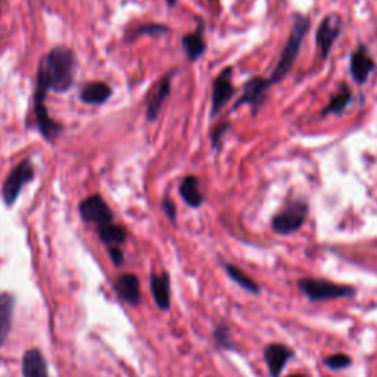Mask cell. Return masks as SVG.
<instances>
[{"label":"cell","mask_w":377,"mask_h":377,"mask_svg":"<svg viewBox=\"0 0 377 377\" xmlns=\"http://www.w3.org/2000/svg\"><path fill=\"white\" fill-rule=\"evenodd\" d=\"M77 60L69 47L56 46L40 60L34 92V108L46 106L49 92L65 93L74 86Z\"/></svg>","instance_id":"1"},{"label":"cell","mask_w":377,"mask_h":377,"mask_svg":"<svg viewBox=\"0 0 377 377\" xmlns=\"http://www.w3.org/2000/svg\"><path fill=\"white\" fill-rule=\"evenodd\" d=\"M310 26H311V21L307 15L296 14L294 17V27H292L289 39L283 47L280 56H278V60L271 72V76L269 77L270 86H274V84L280 83L287 76V72L292 69V67H294L295 60L299 55L302 42L303 39H305V35L310 30Z\"/></svg>","instance_id":"2"},{"label":"cell","mask_w":377,"mask_h":377,"mask_svg":"<svg viewBox=\"0 0 377 377\" xmlns=\"http://www.w3.org/2000/svg\"><path fill=\"white\" fill-rule=\"evenodd\" d=\"M308 210V203L303 201H295L289 203L285 210L274 215L271 221L273 232L283 236L298 232L307 220Z\"/></svg>","instance_id":"3"},{"label":"cell","mask_w":377,"mask_h":377,"mask_svg":"<svg viewBox=\"0 0 377 377\" xmlns=\"http://www.w3.org/2000/svg\"><path fill=\"white\" fill-rule=\"evenodd\" d=\"M33 180H34V165L30 158H27V160H24L14 169H12L9 176L3 181L2 198H3L5 205L6 206L14 205L19 196V193L22 192L24 186L31 183Z\"/></svg>","instance_id":"4"},{"label":"cell","mask_w":377,"mask_h":377,"mask_svg":"<svg viewBox=\"0 0 377 377\" xmlns=\"http://www.w3.org/2000/svg\"><path fill=\"white\" fill-rule=\"evenodd\" d=\"M299 287L311 301L348 298L355 294V290L349 286H340L332 282L321 280V278H302V280H299Z\"/></svg>","instance_id":"5"},{"label":"cell","mask_w":377,"mask_h":377,"mask_svg":"<svg viewBox=\"0 0 377 377\" xmlns=\"http://www.w3.org/2000/svg\"><path fill=\"white\" fill-rule=\"evenodd\" d=\"M78 212L84 221L94 224L96 228L114 223V212L101 194H92L83 199L78 206Z\"/></svg>","instance_id":"6"},{"label":"cell","mask_w":377,"mask_h":377,"mask_svg":"<svg viewBox=\"0 0 377 377\" xmlns=\"http://www.w3.org/2000/svg\"><path fill=\"white\" fill-rule=\"evenodd\" d=\"M342 33V18L337 14L326 15L320 22L319 30L315 33V43L323 59L330 55L332 47L337 37Z\"/></svg>","instance_id":"7"},{"label":"cell","mask_w":377,"mask_h":377,"mask_svg":"<svg viewBox=\"0 0 377 377\" xmlns=\"http://www.w3.org/2000/svg\"><path fill=\"white\" fill-rule=\"evenodd\" d=\"M270 83L269 78H262V77H252L248 80L243 86V93L237 99V102L233 106V111L239 109L243 105H249L252 109V114L257 115L260 111V108L262 106L267 92L270 89Z\"/></svg>","instance_id":"8"},{"label":"cell","mask_w":377,"mask_h":377,"mask_svg":"<svg viewBox=\"0 0 377 377\" xmlns=\"http://www.w3.org/2000/svg\"><path fill=\"white\" fill-rule=\"evenodd\" d=\"M233 68H224L220 74L217 76L212 84V97H211V118L217 117L218 112L228 103L236 93V89L232 83Z\"/></svg>","instance_id":"9"},{"label":"cell","mask_w":377,"mask_h":377,"mask_svg":"<svg viewBox=\"0 0 377 377\" xmlns=\"http://www.w3.org/2000/svg\"><path fill=\"white\" fill-rule=\"evenodd\" d=\"M174 72H168L160 81H158L152 90L149 92L148 97H146V117H148L149 121H155L158 117H160L161 108L164 102L167 101V97L171 93V81Z\"/></svg>","instance_id":"10"},{"label":"cell","mask_w":377,"mask_h":377,"mask_svg":"<svg viewBox=\"0 0 377 377\" xmlns=\"http://www.w3.org/2000/svg\"><path fill=\"white\" fill-rule=\"evenodd\" d=\"M114 289L118 298L131 307H137L142 302L140 280L135 274H121L114 283Z\"/></svg>","instance_id":"11"},{"label":"cell","mask_w":377,"mask_h":377,"mask_svg":"<svg viewBox=\"0 0 377 377\" xmlns=\"http://www.w3.org/2000/svg\"><path fill=\"white\" fill-rule=\"evenodd\" d=\"M376 64L374 60L370 58L366 49L360 47L358 51L351 55V62H349V71L352 80L357 84H364L369 80V76L374 71Z\"/></svg>","instance_id":"12"},{"label":"cell","mask_w":377,"mask_h":377,"mask_svg":"<svg viewBox=\"0 0 377 377\" xmlns=\"http://www.w3.org/2000/svg\"><path fill=\"white\" fill-rule=\"evenodd\" d=\"M203 33H205V24L201 18H196V28H194L193 33L186 34L185 37L181 39V46H183L185 52L192 62L198 60L206 51Z\"/></svg>","instance_id":"13"},{"label":"cell","mask_w":377,"mask_h":377,"mask_svg":"<svg viewBox=\"0 0 377 377\" xmlns=\"http://www.w3.org/2000/svg\"><path fill=\"white\" fill-rule=\"evenodd\" d=\"M265 362L269 366V370L273 377H280L285 366L287 361L294 357V352H292L287 346L280 344H271L265 348L264 352Z\"/></svg>","instance_id":"14"},{"label":"cell","mask_w":377,"mask_h":377,"mask_svg":"<svg viewBox=\"0 0 377 377\" xmlns=\"http://www.w3.org/2000/svg\"><path fill=\"white\" fill-rule=\"evenodd\" d=\"M151 292L156 307L161 311H168L171 307V296H169V276L165 271L151 274Z\"/></svg>","instance_id":"15"},{"label":"cell","mask_w":377,"mask_h":377,"mask_svg":"<svg viewBox=\"0 0 377 377\" xmlns=\"http://www.w3.org/2000/svg\"><path fill=\"white\" fill-rule=\"evenodd\" d=\"M24 377H49L47 362L39 349H28L22 358Z\"/></svg>","instance_id":"16"},{"label":"cell","mask_w":377,"mask_h":377,"mask_svg":"<svg viewBox=\"0 0 377 377\" xmlns=\"http://www.w3.org/2000/svg\"><path fill=\"white\" fill-rule=\"evenodd\" d=\"M112 96V89L103 81L87 83L80 92V99L87 105H103Z\"/></svg>","instance_id":"17"},{"label":"cell","mask_w":377,"mask_h":377,"mask_svg":"<svg viewBox=\"0 0 377 377\" xmlns=\"http://www.w3.org/2000/svg\"><path fill=\"white\" fill-rule=\"evenodd\" d=\"M180 196L190 206V208H199L205 202V196L202 194L199 178L196 176H186L181 180L180 187Z\"/></svg>","instance_id":"18"},{"label":"cell","mask_w":377,"mask_h":377,"mask_svg":"<svg viewBox=\"0 0 377 377\" xmlns=\"http://www.w3.org/2000/svg\"><path fill=\"white\" fill-rule=\"evenodd\" d=\"M14 308H15V298L10 294L0 295V348L3 346L9 336L12 319H14Z\"/></svg>","instance_id":"19"},{"label":"cell","mask_w":377,"mask_h":377,"mask_svg":"<svg viewBox=\"0 0 377 377\" xmlns=\"http://www.w3.org/2000/svg\"><path fill=\"white\" fill-rule=\"evenodd\" d=\"M97 235H99L101 242L106 245V248L121 246L127 240V230L115 223L99 227L97 228Z\"/></svg>","instance_id":"20"},{"label":"cell","mask_w":377,"mask_h":377,"mask_svg":"<svg viewBox=\"0 0 377 377\" xmlns=\"http://www.w3.org/2000/svg\"><path fill=\"white\" fill-rule=\"evenodd\" d=\"M352 101V92L348 86H344V87H340L339 93L335 94L330 102L327 103V106L323 109L321 111V115L323 117H327V115H340L342 114L345 109L348 108V105L351 103Z\"/></svg>","instance_id":"21"},{"label":"cell","mask_w":377,"mask_h":377,"mask_svg":"<svg viewBox=\"0 0 377 377\" xmlns=\"http://www.w3.org/2000/svg\"><path fill=\"white\" fill-rule=\"evenodd\" d=\"M224 267H226V271H227L228 277L232 278L233 282H236L240 287H243L245 290H248V292H251V294H255V295L260 294V286L255 283L249 276H246L240 269H237L236 265L226 264Z\"/></svg>","instance_id":"22"},{"label":"cell","mask_w":377,"mask_h":377,"mask_svg":"<svg viewBox=\"0 0 377 377\" xmlns=\"http://www.w3.org/2000/svg\"><path fill=\"white\" fill-rule=\"evenodd\" d=\"M169 30L167 26H162V24H143V26L136 27L128 35H127V42H133L135 39L140 37V35H151V37H158V35L168 34Z\"/></svg>","instance_id":"23"},{"label":"cell","mask_w":377,"mask_h":377,"mask_svg":"<svg viewBox=\"0 0 377 377\" xmlns=\"http://www.w3.org/2000/svg\"><path fill=\"white\" fill-rule=\"evenodd\" d=\"M214 339L215 344L223 348V349H235L233 345V339H232V333H230V329L226 324H220L214 332Z\"/></svg>","instance_id":"24"},{"label":"cell","mask_w":377,"mask_h":377,"mask_svg":"<svg viewBox=\"0 0 377 377\" xmlns=\"http://www.w3.org/2000/svg\"><path fill=\"white\" fill-rule=\"evenodd\" d=\"M230 130V124L228 123H221V124H218L212 133H211V144H212V148L217 149V151H220L221 149V146H223V142H224V137L227 135V131Z\"/></svg>","instance_id":"25"},{"label":"cell","mask_w":377,"mask_h":377,"mask_svg":"<svg viewBox=\"0 0 377 377\" xmlns=\"http://www.w3.org/2000/svg\"><path fill=\"white\" fill-rule=\"evenodd\" d=\"M324 364L332 370H340V369H346L349 366L351 358L345 354H335L329 358H326Z\"/></svg>","instance_id":"26"},{"label":"cell","mask_w":377,"mask_h":377,"mask_svg":"<svg viewBox=\"0 0 377 377\" xmlns=\"http://www.w3.org/2000/svg\"><path fill=\"white\" fill-rule=\"evenodd\" d=\"M161 208H162L164 214L167 215L168 220L171 221L173 224H176L177 223V208H176L174 202L169 199L168 196H164L162 201H161Z\"/></svg>","instance_id":"27"},{"label":"cell","mask_w":377,"mask_h":377,"mask_svg":"<svg viewBox=\"0 0 377 377\" xmlns=\"http://www.w3.org/2000/svg\"><path fill=\"white\" fill-rule=\"evenodd\" d=\"M108 253H109V258H111V261L114 262L115 267L123 265V262H124V252L121 251L119 246L108 248Z\"/></svg>","instance_id":"28"},{"label":"cell","mask_w":377,"mask_h":377,"mask_svg":"<svg viewBox=\"0 0 377 377\" xmlns=\"http://www.w3.org/2000/svg\"><path fill=\"white\" fill-rule=\"evenodd\" d=\"M165 2H167V5H168L169 8H173V6L177 5V0H165Z\"/></svg>","instance_id":"29"},{"label":"cell","mask_w":377,"mask_h":377,"mask_svg":"<svg viewBox=\"0 0 377 377\" xmlns=\"http://www.w3.org/2000/svg\"><path fill=\"white\" fill-rule=\"evenodd\" d=\"M289 377H301V376H289Z\"/></svg>","instance_id":"30"},{"label":"cell","mask_w":377,"mask_h":377,"mask_svg":"<svg viewBox=\"0 0 377 377\" xmlns=\"http://www.w3.org/2000/svg\"><path fill=\"white\" fill-rule=\"evenodd\" d=\"M211 2H215V0H211Z\"/></svg>","instance_id":"31"}]
</instances>
